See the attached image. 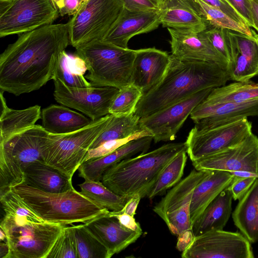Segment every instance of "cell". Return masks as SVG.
Segmentation results:
<instances>
[{"label":"cell","instance_id":"obj_15","mask_svg":"<svg viewBox=\"0 0 258 258\" xmlns=\"http://www.w3.org/2000/svg\"><path fill=\"white\" fill-rule=\"evenodd\" d=\"M53 80L55 101L81 111L93 121L109 114L111 103L119 90L109 86L74 88L67 86L57 78Z\"/></svg>","mask_w":258,"mask_h":258},{"label":"cell","instance_id":"obj_41","mask_svg":"<svg viewBox=\"0 0 258 258\" xmlns=\"http://www.w3.org/2000/svg\"><path fill=\"white\" fill-rule=\"evenodd\" d=\"M146 136H152V135L148 131L144 129L124 139L105 142L96 148L89 149L84 161L109 154L130 141Z\"/></svg>","mask_w":258,"mask_h":258},{"label":"cell","instance_id":"obj_44","mask_svg":"<svg viewBox=\"0 0 258 258\" xmlns=\"http://www.w3.org/2000/svg\"><path fill=\"white\" fill-rule=\"evenodd\" d=\"M124 8L133 11L161 10L163 7L155 0H121Z\"/></svg>","mask_w":258,"mask_h":258},{"label":"cell","instance_id":"obj_51","mask_svg":"<svg viewBox=\"0 0 258 258\" xmlns=\"http://www.w3.org/2000/svg\"><path fill=\"white\" fill-rule=\"evenodd\" d=\"M0 254L1 258H10V249L6 241L4 242L1 241Z\"/></svg>","mask_w":258,"mask_h":258},{"label":"cell","instance_id":"obj_11","mask_svg":"<svg viewBox=\"0 0 258 258\" xmlns=\"http://www.w3.org/2000/svg\"><path fill=\"white\" fill-rule=\"evenodd\" d=\"M210 172L194 168L154 206L153 211L164 221L172 234L178 236L192 231L190 205L192 193Z\"/></svg>","mask_w":258,"mask_h":258},{"label":"cell","instance_id":"obj_26","mask_svg":"<svg viewBox=\"0 0 258 258\" xmlns=\"http://www.w3.org/2000/svg\"><path fill=\"white\" fill-rule=\"evenodd\" d=\"M234 175L228 172L212 170L195 187L190 205L191 226L206 208L232 182Z\"/></svg>","mask_w":258,"mask_h":258},{"label":"cell","instance_id":"obj_13","mask_svg":"<svg viewBox=\"0 0 258 258\" xmlns=\"http://www.w3.org/2000/svg\"><path fill=\"white\" fill-rule=\"evenodd\" d=\"M251 243L241 233L215 230L194 236L183 258H253Z\"/></svg>","mask_w":258,"mask_h":258},{"label":"cell","instance_id":"obj_2","mask_svg":"<svg viewBox=\"0 0 258 258\" xmlns=\"http://www.w3.org/2000/svg\"><path fill=\"white\" fill-rule=\"evenodd\" d=\"M170 56L161 81L144 94L137 104L134 114L140 119L202 90L225 85L230 80L227 71L216 64Z\"/></svg>","mask_w":258,"mask_h":258},{"label":"cell","instance_id":"obj_14","mask_svg":"<svg viewBox=\"0 0 258 258\" xmlns=\"http://www.w3.org/2000/svg\"><path fill=\"white\" fill-rule=\"evenodd\" d=\"M214 88L197 92L189 96L140 119L143 129L148 131L155 143L174 140L179 129L194 109Z\"/></svg>","mask_w":258,"mask_h":258},{"label":"cell","instance_id":"obj_54","mask_svg":"<svg viewBox=\"0 0 258 258\" xmlns=\"http://www.w3.org/2000/svg\"><path fill=\"white\" fill-rule=\"evenodd\" d=\"M159 3L163 7V8L165 7L166 4L168 0H155Z\"/></svg>","mask_w":258,"mask_h":258},{"label":"cell","instance_id":"obj_38","mask_svg":"<svg viewBox=\"0 0 258 258\" xmlns=\"http://www.w3.org/2000/svg\"><path fill=\"white\" fill-rule=\"evenodd\" d=\"M143 95L142 91L132 84L120 88L111 103L109 114L118 116L134 114Z\"/></svg>","mask_w":258,"mask_h":258},{"label":"cell","instance_id":"obj_20","mask_svg":"<svg viewBox=\"0 0 258 258\" xmlns=\"http://www.w3.org/2000/svg\"><path fill=\"white\" fill-rule=\"evenodd\" d=\"M255 116H258V99L225 103H209L204 100L190 115L194 126L200 130Z\"/></svg>","mask_w":258,"mask_h":258},{"label":"cell","instance_id":"obj_5","mask_svg":"<svg viewBox=\"0 0 258 258\" xmlns=\"http://www.w3.org/2000/svg\"><path fill=\"white\" fill-rule=\"evenodd\" d=\"M76 48L85 61V76L93 87L121 88L131 84L136 50L123 48L102 40H94Z\"/></svg>","mask_w":258,"mask_h":258},{"label":"cell","instance_id":"obj_31","mask_svg":"<svg viewBox=\"0 0 258 258\" xmlns=\"http://www.w3.org/2000/svg\"><path fill=\"white\" fill-rule=\"evenodd\" d=\"M87 68L84 60L75 53L73 55L62 51L56 66L52 80L57 78L66 85L74 88H91L84 74Z\"/></svg>","mask_w":258,"mask_h":258},{"label":"cell","instance_id":"obj_46","mask_svg":"<svg viewBox=\"0 0 258 258\" xmlns=\"http://www.w3.org/2000/svg\"><path fill=\"white\" fill-rule=\"evenodd\" d=\"M240 13L250 27L254 28L249 0H228Z\"/></svg>","mask_w":258,"mask_h":258},{"label":"cell","instance_id":"obj_50","mask_svg":"<svg viewBox=\"0 0 258 258\" xmlns=\"http://www.w3.org/2000/svg\"><path fill=\"white\" fill-rule=\"evenodd\" d=\"M250 10L254 25V29L258 32V0H249Z\"/></svg>","mask_w":258,"mask_h":258},{"label":"cell","instance_id":"obj_22","mask_svg":"<svg viewBox=\"0 0 258 258\" xmlns=\"http://www.w3.org/2000/svg\"><path fill=\"white\" fill-rule=\"evenodd\" d=\"M109 212L83 225L106 248L111 257L135 243L143 232L133 231L124 227L117 217L109 215Z\"/></svg>","mask_w":258,"mask_h":258},{"label":"cell","instance_id":"obj_56","mask_svg":"<svg viewBox=\"0 0 258 258\" xmlns=\"http://www.w3.org/2000/svg\"><path fill=\"white\" fill-rule=\"evenodd\" d=\"M226 1H228V0H226ZM228 2H229V1H228ZM229 3H230V2H229Z\"/></svg>","mask_w":258,"mask_h":258},{"label":"cell","instance_id":"obj_33","mask_svg":"<svg viewBox=\"0 0 258 258\" xmlns=\"http://www.w3.org/2000/svg\"><path fill=\"white\" fill-rule=\"evenodd\" d=\"M143 130L140 123V118L135 114L120 116L111 114L105 128L90 149L96 148L108 141L127 138Z\"/></svg>","mask_w":258,"mask_h":258},{"label":"cell","instance_id":"obj_37","mask_svg":"<svg viewBox=\"0 0 258 258\" xmlns=\"http://www.w3.org/2000/svg\"><path fill=\"white\" fill-rule=\"evenodd\" d=\"M76 243L78 258H110L106 248L84 226H71Z\"/></svg>","mask_w":258,"mask_h":258},{"label":"cell","instance_id":"obj_42","mask_svg":"<svg viewBox=\"0 0 258 258\" xmlns=\"http://www.w3.org/2000/svg\"><path fill=\"white\" fill-rule=\"evenodd\" d=\"M224 29L222 28L211 27L201 32L208 39L213 47L228 62L230 61V55L229 48L225 39Z\"/></svg>","mask_w":258,"mask_h":258},{"label":"cell","instance_id":"obj_9","mask_svg":"<svg viewBox=\"0 0 258 258\" xmlns=\"http://www.w3.org/2000/svg\"><path fill=\"white\" fill-rule=\"evenodd\" d=\"M124 8L121 0H88L68 21L70 44L75 48L102 40Z\"/></svg>","mask_w":258,"mask_h":258},{"label":"cell","instance_id":"obj_17","mask_svg":"<svg viewBox=\"0 0 258 258\" xmlns=\"http://www.w3.org/2000/svg\"><path fill=\"white\" fill-rule=\"evenodd\" d=\"M252 35L224 29L230 55L227 72L230 80L249 81L258 76V34L252 29Z\"/></svg>","mask_w":258,"mask_h":258},{"label":"cell","instance_id":"obj_45","mask_svg":"<svg viewBox=\"0 0 258 258\" xmlns=\"http://www.w3.org/2000/svg\"><path fill=\"white\" fill-rule=\"evenodd\" d=\"M203 1L209 5L219 9L235 21L247 25L243 16L228 1L226 0Z\"/></svg>","mask_w":258,"mask_h":258},{"label":"cell","instance_id":"obj_21","mask_svg":"<svg viewBox=\"0 0 258 258\" xmlns=\"http://www.w3.org/2000/svg\"><path fill=\"white\" fill-rule=\"evenodd\" d=\"M170 55L155 47L136 50L131 84L143 95L156 87L163 78L170 62Z\"/></svg>","mask_w":258,"mask_h":258},{"label":"cell","instance_id":"obj_7","mask_svg":"<svg viewBox=\"0 0 258 258\" xmlns=\"http://www.w3.org/2000/svg\"><path fill=\"white\" fill-rule=\"evenodd\" d=\"M65 226L35 222L29 217L5 214L0 227L6 233L10 258H46Z\"/></svg>","mask_w":258,"mask_h":258},{"label":"cell","instance_id":"obj_12","mask_svg":"<svg viewBox=\"0 0 258 258\" xmlns=\"http://www.w3.org/2000/svg\"><path fill=\"white\" fill-rule=\"evenodd\" d=\"M252 133L247 118L200 130L194 126L185 142L191 162L216 154L235 145Z\"/></svg>","mask_w":258,"mask_h":258},{"label":"cell","instance_id":"obj_55","mask_svg":"<svg viewBox=\"0 0 258 258\" xmlns=\"http://www.w3.org/2000/svg\"><path fill=\"white\" fill-rule=\"evenodd\" d=\"M81 2V4H83L87 1H88V0H80Z\"/></svg>","mask_w":258,"mask_h":258},{"label":"cell","instance_id":"obj_34","mask_svg":"<svg viewBox=\"0 0 258 258\" xmlns=\"http://www.w3.org/2000/svg\"><path fill=\"white\" fill-rule=\"evenodd\" d=\"M81 194L100 206L112 211H120L132 197L118 195L105 186L101 181L89 180L78 184Z\"/></svg>","mask_w":258,"mask_h":258},{"label":"cell","instance_id":"obj_4","mask_svg":"<svg viewBox=\"0 0 258 258\" xmlns=\"http://www.w3.org/2000/svg\"><path fill=\"white\" fill-rule=\"evenodd\" d=\"M11 189L38 216L48 222L63 225L85 223L109 211L74 187L63 192L52 193L21 183Z\"/></svg>","mask_w":258,"mask_h":258},{"label":"cell","instance_id":"obj_25","mask_svg":"<svg viewBox=\"0 0 258 258\" xmlns=\"http://www.w3.org/2000/svg\"><path fill=\"white\" fill-rule=\"evenodd\" d=\"M161 25L163 27L200 33L207 25L190 0H168L163 9Z\"/></svg>","mask_w":258,"mask_h":258},{"label":"cell","instance_id":"obj_52","mask_svg":"<svg viewBox=\"0 0 258 258\" xmlns=\"http://www.w3.org/2000/svg\"><path fill=\"white\" fill-rule=\"evenodd\" d=\"M52 2L56 7L57 9H61L64 6V2L65 0H51Z\"/></svg>","mask_w":258,"mask_h":258},{"label":"cell","instance_id":"obj_1","mask_svg":"<svg viewBox=\"0 0 258 258\" xmlns=\"http://www.w3.org/2000/svg\"><path fill=\"white\" fill-rule=\"evenodd\" d=\"M70 44V25L50 24L18 35L0 55V89L15 96L52 80L61 52Z\"/></svg>","mask_w":258,"mask_h":258},{"label":"cell","instance_id":"obj_43","mask_svg":"<svg viewBox=\"0 0 258 258\" xmlns=\"http://www.w3.org/2000/svg\"><path fill=\"white\" fill-rule=\"evenodd\" d=\"M255 177L234 176L230 184L227 187L234 200H239L248 191L255 179Z\"/></svg>","mask_w":258,"mask_h":258},{"label":"cell","instance_id":"obj_32","mask_svg":"<svg viewBox=\"0 0 258 258\" xmlns=\"http://www.w3.org/2000/svg\"><path fill=\"white\" fill-rule=\"evenodd\" d=\"M258 99V82H235L214 88L204 99L209 103L243 102Z\"/></svg>","mask_w":258,"mask_h":258},{"label":"cell","instance_id":"obj_16","mask_svg":"<svg viewBox=\"0 0 258 258\" xmlns=\"http://www.w3.org/2000/svg\"><path fill=\"white\" fill-rule=\"evenodd\" d=\"M192 164L197 170L248 172L258 178V137L251 133L239 143Z\"/></svg>","mask_w":258,"mask_h":258},{"label":"cell","instance_id":"obj_29","mask_svg":"<svg viewBox=\"0 0 258 258\" xmlns=\"http://www.w3.org/2000/svg\"><path fill=\"white\" fill-rule=\"evenodd\" d=\"M235 225L251 243L258 241V178L232 214Z\"/></svg>","mask_w":258,"mask_h":258},{"label":"cell","instance_id":"obj_10","mask_svg":"<svg viewBox=\"0 0 258 258\" xmlns=\"http://www.w3.org/2000/svg\"><path fill=\"white\" fill-rule=\"evenodd\" d=\"M59 14L51 0H0V37L52 24Z\"/></svg>","mask_w":258,"mask_h":258},{"label":"cell","instance_id":"obj_35","mask_svg":"<svg viewBox=\"0 0 258 258\" xmlns=\"http://www.w3.org/2000/svg\"><path fill=\"white\" fill-rule=\"evenodd\" d=\"M208 26L228 29L249 36L252 35V29L248 25L233 19L219 9L203 0H190Z\"/></svg>","mask_w":258,"mask_h":258},{"label":"cell","instance_id":"obj_18","mask_svg":"<svg viewBox=\"0 0 258 258\" xmlns=\"http://www.w3.org/2000/svg\"><path fill=\"white\" fill-rule=\"evenodd\" d=\"M171 55L186 61H204L216 64L227 71L228 61L211 44L202 32L168 28Z\"/></svg>","mask_w":258,"mask_h":258},{"label":"cell","instance_id":"obj_40","mask_svg":"<svg viewBox=\"0 0 258 258\" xmlns=\"http://www.w3.org/2000/svg\"><path fill=\"white\" fill-rule=\"evenodd\" d=\"M46 258H78L71 226L62 228Z\"/></svg>","mask_w":258,"mask_h":258},{"label":"cell","instance_id":"obj_27","mask_svg":"<svg viewBox=\"0 0 258 258\" xmlns=\"http://www.w3.org/2000/svg\"><path fill=\"white\" fill-rule=\"evenodd\" d=\"M42 126L49 133L61 135L78 131L93 121L67 106L51 105L41 110Z\"/></svg>","mask_w":258,"mask_h":258},{"label":"cell","instance_id":"obj_39","mask_svg":"<svg viewBox=\"0 0 258 258\" xmlns=\"http://www.w3.org/2000/svg\"><path fill=\"white\" fill-rule=\"evenodd\" d=\"M0 202L5 214L27 217L35 222H46L33 211L11 189L0 194Z\"/></svg>","mask_w":258,"mask_h":258},{"label":"cell","instance_id":"obj_6","mask_svg":"<svg viewBox=\"0 0 258 258\" xmlns=\"http://www.w3.org/2000/svg\"><path fill=\"white\" fill-rule=\"evenodd\" d=\"M49 133L35 124L0 142V194L22 183L31 163L44 162L43 151Z\"/></svg>","mask_w":258,"mask_h":258},{"label":"cell","instance_id":"obj_48","mask_svg":"<svg viewBox=\"0 0 258 258\" xmlns=\"http://www.w3.org/2000/svg\"><path fill=\"white\" fill-rule=\"evenodd\" d=\"M109 214L110 215L109 212ZM110 215L116 216L124 227L133 231L143 232L140 224L136 221L134 217L126 214Z\"/></svg>","mask_w":258,"mask_h":258},{"label":"cell","instance_id":"obj_8","mask_svg":"<svg viewBox=\"0 0 258 258\" xmlns=\"http://www.w3.org/2000/svg\"><path fill=\"white\" fill-rule=\"evenodd\" d=\"M111 117L106 115L74 132L61 135L49 133L43 151L47 164L73 177L91 145L103 131Z\"/></svg>","mask_w":258,"mask_h":258},{"label":"cell","instance_id":"obj_47","mask_svg":"<svg viewBox=\"0 0 258 258\" xmlns=\"http://www.w3.org/2000/svg\"><path fill=\"white\" fill-rule=\"evenodd\" d=\"M141 199V196L139 194L135 195L130 198L120 211L116 212L109 211V214L110 215L126 214L134 217Z\"/></svg>","mask_w":258,"mask_h":258},{"label":"cell","instance_id":"obj_28","mask_svg":"<svg viewBox=\"0 0 258 258\" xmlns=\"http://www.w3.org/2000/svg\"><path fill=\"white\" fill-rule=\"evenodd\" d=\"M232 196L226 188L222 190L206 208L194 223V236L215 230H223L232 212Z\"/></svg>","mask_w":258,"mask_h":258},{"label":"cell","instance_id":"obj_19","mask_svg":"<svg viewBox=\"0 0 258 258\" xmlns=\"http://www.w3.org/2000/svg\"><path fill=\"white\" fill-rule=\"evenodd\" d=\"M163 9L133 11L123 8L119 17L102 40L127 48L134 36L149 33L161 25Z\"/></svg>","mask_w":258,"mask_h":258},{"label":"cell","instance_id":"obj_24","mask_svg":"<svg viewBox=\"0 0 258 258\" xmlns=\"http://www.w3.org/2000/svg\"><path fill=\"white\" fill-rule=\"evenodd\" d=\"M22 183L42 191L60 193L72 188V178L44 162L30 163L24 171Z\"/></svg>","mask_w":258,"mask_h":258},{"label":"cell","instance_id":"obj_23","mask_svg":"<svg viewBox=\"0 0 258 258\" xmlns=\"http://www.w3.org/2000/svg\"><path fill=\"white\" fill-rule=\"evenodd\" d=\"M152 136H146L127 142L106 155L84 161L78 170L79 176L85 180L101 181L104 172L120 161L144 153L150 147Z\"/></svg>","mask_w":258,"mask_h":258},{"label":"cell","instance_id":"obj_3","mask_svg":"<svg viewBox=\"0 0 258 258\" xmlns=\"http://www.w3.org/2000/svg\"><path fill=\"white\" fill-rule=\"evenodd\" d=\"M183 150H186L185 142L169 143L124 159L107 169L101 181L118 195L147 197L164 167Z\"/></svg>","mask_w":258,"mask_h":258},{"label":"cell","instance_id":"obj_49","mask_svg":"<svg viewBox=\"0 0 258 258\" xmlns=\"http://www.w3.org/2000/svg\"><path fill=\"white\" fill-rule=\"evenodd\" d=\"M81 2L80 0H65L63 7L59 10L61 16L74 15L79 9Z\"/></svg>","mask_w":258,"mask_h":258},{"label":"cell","instance_id":"obj_36","mask_svg":"<svg viewBox=\"0 0 258 258\" xmlns=\"http://www.w3.org/2000/svg\"><path fill=\"white\" fill-rule=\"evenodd\" d=\"M186 153V150L182 151L166 165L147 196L148 199L163 195L181 180L187 159Z\"/></svg>","mask_w":258,"mask_h":258},{"label":"cell","instance_id":"obj_53","mask_svg":"<svg viewBox=\"0 0 258 258\" xmlns=\"http://www.w3.org/2000/svg\"><path fill=\"white\" fill-rule=\"evenodd\" d=\"M0 239H1V241H6V239H7V236H6V234L5 233V232L2 229H1L0 230Z\"/></svg>","mask_w":258,"mask_h":258},{"label":"cell","instance_id":"obj_30","mask_svg":"<svg viewBox=\"0 0 258 258\" xmlns=\"http://www.w3.org/2000/svg\"><path fill=\"white\" fill-rule=\"evenodd\" d=\"M4 93L1 91L0 142L34 125L41 118V107L38 105L21 110L10 108L7 105Z\"/></svg>","mask_w":258,"mask_h":258}]
</instances>
